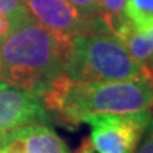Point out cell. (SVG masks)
Returning <instances> with one entry per match:
<instances>
[{"label": "cell", "instance_id": "cell-1", "mask_svg": "<svg viewBox=\"0 0 153 153\" xmlns=\"http://www.w3.org/2000/svg\"><path fill=\"white\" fill-rule=\"evenodd\" d=\"M38 98L48 116L75 129L91 116L123 115L153 108V81H74L65 72L50 82Z\"/></svg>", "mask_w": 153, "mask_h": 153}, {"label": "cell", "instance_id": "cell-2", "mask_svg": "<svg viewBox=\"0 0 153 153\" xmlns=\"http://www.w3.org/2000/svg\"><path fill=\"white\" fill-rule=\"evenodd\" d=\"M71 41L34 19L19 26L0 43V79L38 97L65 72Z\"/></svg>", "mask_w": 153, "mask_h": 153}, {"label": "cell", "instance_id": "cell-3", "mask_svg": "<svg viewBox=\"0 0 153 153\" xmlns=\"http://www.w3.org/2000/svg\"><path fill=\"white\" fill-rule=\"evenodd\" d=\"M65 74L74 81L149 79L153 74L108 33H84L72 37Z\"/></svg>", "mask_w": 153, "mask_h": 153}, {"label": "cell", "instance_id": "cell-4", "mask_svg": "<svg viewBox=\"0 0 153 153\" xmlns=\"http://www.w3.org/2000/svg\"><path fill=\"white\" fill-rule=\"evenodd\" d=\"M152 109L123 115H97L85 120L89 142L98 153H135L148 126Z\"/></svg>", "mask_w": 153, "mask_h": 153}, {"label": "cell", "instance_id": "cell-5", "mask_svg": "<svg viewBox=\"0 0 153 153\" xmlns=\"http://www.w3.org/2000/svg\"><path fill=\"white\" fill-rule=\"evenodd\" d=\"M30 14L47 30L72 38L84 33H108L98 16L85 17L67 0H23ZM109 34V33H108Z\"/></svg>", "mask_w": 153, "mask_h": 153}, {"label": "cell", "instance_id": "cell-6", "mask_svg": "<svg viewBox=\"0 0 153 153\" xmlns=\"http://www.w3.org/2000/svg\"><path fill=\"white\" fill-rule=\"evenodd\" d=\"M48 119L37 95L0 79V133Z\"/></svg>", "mask_w": 153, "mask_h": 153}, {"label": "cell", "instance_id": "cell-7", "mask_svg": "<svg viewBox=\"0 0 153 153\" xmlns=\"http://www.w3.org/2000/svg\"><path fill=\"white\" fill-rule=\"evenodd\" d=\"M22 146L23 153H68V148L57 132L44 122H34L9 131Z\"/></svg>", "mask_w": 153, "mask_h": 153}, {"label": "cell", "instance_id": "cell-8", "mask_svg": "<svg viewBox=\"0 0 153 153\" xmlns=\"http://www.w3.org/2000/svg\"><path fill=\"white\" fill-rule=\"evenodd\" d=\"M123 16L136 31L153 28V0H126Z\"/></svg>", "mask_w": 153, "mask_h": 153}, {"label": "cell", "instance_id": "cell-9", "mask_svg": "<svg viewBox=\"0 0 153 153\" xmlns=\"http://www.w3.org/2000/svg\"><path fill=\"white\" fill-rule=\"evenodd\" d=\"M0 13L10 19L14 28L33 20V16L30 14L23 0H0Z\"/></svg>", "mask_w": 153, "mask_h": 153}, {"label": "cell", "instance_id": "cell-10", "mask_svg": "<svg viewBox=\"0 0 153 153\" xmlns=\"http://www.w3.org/2000/svg\"><path fill=\"white\" fill-rule=\"evenodd\" d=\"M126 0H98V17L102 22L123 16V7Z\"/></svg>", "mask_w": 153, "mask_h": 153}, {"label": "cell", "instance_id": "cell-11", "mask_svg": "<svg viewBox=\"0 0 153 153\" xmlns=\"http://www.w3.org/2000/svg\"><path fill=\"white\" fill-rule=\"evenodd\" d=\"M72 7L85 17H95L98 16V0H67Z\"/></svg>", "mask_w": 153, "mask_h": 153}, {"label": "cell", "instance_id": "cell-12", "mask_svg": "<svg viewBox=\"0 0 153 153\" xmlns=\"http://www.w3.org/2000/svg\"><path fill=\"white\" fill-rule=\"evenodd\" d=\"M135 153H153V112Z\"/></svg>", "mask_w": 153, "mask_h": 153}, {"label": "cell", "instance_id": "cell-13", "mask_svg": "<svg viewBox=\"0 0 153 153\" xmlns=\"http://www.w3.org/2000/svg\"><path fill=\"white\" fill-rule=\"evenodd\" d=\"M1 153H23L22 146L19 145L17 140H14L9 135V132L3 133V148H1Z\"/></svg>", "mask_w": 153, "mask_h": 153}, {"label": "cell", "instance_id": "cell-14", "mask_svg": "<svg viewBox=\"0 0 153 153\" xmlns=\"http://www.w3.org/2000/svg\"><path fill=\"white\" fill-rule=\"evenodd\" d=\"M13 28H14V26H13L10 19L6 16V14L0 13V43L11 33Z\"/></svg>", "mask_w": 153, "mask_h": 153}, {"label": "cell", "instance_id": "cell-15", "mask_svg": "<svg viewBox=\"0 0 153 153\" xmlns=\"http://www.w3.org/2000/svg\"><path fill=\"white\" fill-rule=\"evenodd\" d=\"M146 67H148L149 70H150V72L153 74V54H152V57H150V60L148 61V64H146Z\"/></svg>", "mask_w": 153, "mask_h": 153}, {"label": "cell", "instance_id": "cell-16", "mask_svg": "<svg viewBox=\"0 0 153 153\" xmlns=\"http://www.w3.org/2000/svg\"><path fill=\"white\" fill-rule=\"evenodd\" d=\"M1 148H3V133H0V153H1Z\"/></svg>", "mask_w": 153, "mask_h": 153}, {"label": "cell", "instance_id": "cell-17", "mask_svg": "<svg viewBox=\"0 0 153 153\" xmlns=\"http://www.w3.org/2000/svg\"><path fill=\"white\" fill-rule=\"evenodd\" d=\"M81 153H92V152H89V150H85V152H81Z\"/></svg>", "mask_w": 153, "mask_h": 153}]
</instances>
